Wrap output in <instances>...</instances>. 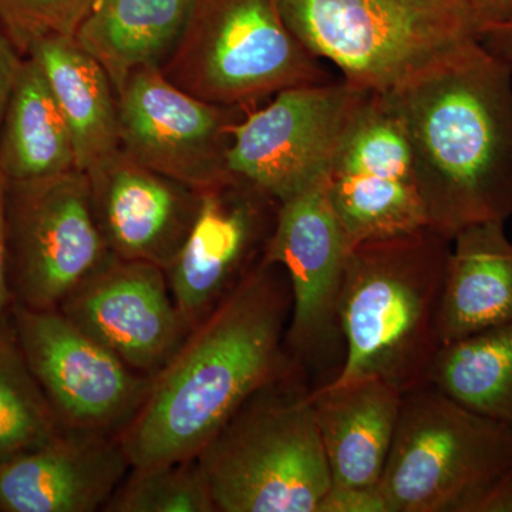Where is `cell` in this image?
I'll use <instances>...</instances> for the list:
<instances>
[{"mask_svg":"<svg viewBox=\"0 0 512 512\" xmlns=\"http://www.w3.org/2000/svg\"><path fill=\"white\" fill-rule=\"evenodd\" d=\"M93 208L111 254L168 268L190 234L200 191L117 151L87 171Z\"/></svg>","mask_w":512,"mask_h":512,"instance_id":"cell-16","label":"cell"},{"mask_svg":"<svg viewBox=\"0 0 512 512\" xmlns=\"http://www.w3.org/2000/svg\"><path fill=\"white\" fill-rule=\"evenodd\" d=\"M13 328L33 376L63 429L119 436L153 377L140 375L60 309L13 303Z\"/></svg>","mask_w":512,"mask_h":512,"instance_id":"cell-11","label":"cell"},{"mask_svg":"<svg viewBox=\"0 0 512 512\" xmlns=\"http://www.w3.org/2000/svg\"><path fill=\"white\" fill-rule=\"evenodd\" d=\"M457 512H512V461L463 501Z\"/></svg>","mask_w":512,"mask_h":512,"instance_id":"cell-28","label":"cell"},{"mask_svg":"<svg viewBox=\"0 0 512 512\" xmlns=\"http://www.w3.org/2000/svg\"><path fill=\"white\" fill-rule=\"evenodd\" d=\"M197 0H97L74 39L119 94L128 77L161 69L180 43Z\"/></svg>","mask_w":512,"mask_h":512,"instance_id":"cell-20","label":"cell"},{"mask_svg":"<svg viewBox=\"0 0 512 512\" xmlns=\"http://www.w3.org/2000/svg\"><path fill=\"white\" fill-rule=\"evenodd\" d=\"M293 35L356 89L387 93L476 42L467 0H279Z\"/></svg>","mask_w":512,"mask_h":512,"instance_id":"cell-5","label":"cell"},{"mask_svg":"<svg viewBox=\"0 0 512 512\" xmlns=\"http://www.w3.org/2000/svg\"><path fill=\"white\" fill-rule=\"evenodd\" d=\"M63 430L9 318L0 328V466L49 443Z\"/></svg>","mask_w":512,"mask_h":512,"instance_id":"cell-24","label":"cell"},{"mask_svg":"<svg viewBox=\"0 0 512 512\" xmlns=\"http://www.w3.org/2000/svg\"><path fill=\"white\" fill-rule=\"evenodd\" d=\"M350 249L325 178L279 205L264 259L288 276L292 308L285 346L313 389L333 382L345 360L339 305Z\"/></svg>","mask_w":512,"mask_h":512,"instance_id":"cell-9","label":"cell"},{"mask_svg":"<svg viewBox=\"0 0 512 512\" xmlns=\"http://www.w3.org/2000/svg\"><path fill=\"white\" fill-rule=\"evenodd\" d=\"M130 470L119 436L64 429L0 466V511H104Z\"/></svg>","mask_w":512,"mask_h":512,"instance_id":"cell-17","label":"cell"},{"mask_svg":"<svg viewBox=\"0 0 512 512\" xmlns=\"http://www.w3.org/2000/svg\"><path fill=\"white\" fill-rule=\"evenodd\" d=\"M8 188L9 178L0 168V328L8 322L13 303H15L9 278L8 224H6Z\"/></svg>","mask_w":512,"mask_h":512,"instance_id":"cell-29","label":"cell"},{"mask_svg":"<svg viewBox=\"0 0 512 512\" xmlns=\"http://www.w3.org/2000/svg\"><path fill=\"white\" fill-rule=\"evenodd\" d=\"M366 90L345 80L291 87L228 127V170L279 204L328 173Z\"/></svg>","mask_w":512,"mask_h":512,"instance_id":"cell-10","label":"cell"},{"mask_svg":"<svg viewBox=\"0 0 512 512\" xmlns=\"http://www.w3.org/2000/svg\"><path fill=\"white\" fill-rule=\"evenodd\" d=\"M383 94L402 121L429 227L512 217V69L470 43Z\"/></svg>","mask_w":512,"mask_h":512,"instance_id":"cell-2","label":"cell"},{"mask_svg":"<svg viewBox=\"0 0 512 512\" xmlns=\"http://www.w3.org/2000/svg\"><path fill=\"white\" fill-rule=\"evenodd\" d=\"M117 97L120 147L128 156L198 191L231 177L228 127L237 107L197 99L156 67L131 74Z\"/></svg>","mask_w":512,"mask_h":512,"instance_id":"cell-14","label":"cell"},{"mask_svg":"<svg viewBox=\"0 0 512 512\" xmlns=\"http://www.w3.org/2000/svg\"><path fill=\"white\" fill-rule=\"evenodd\" d=\"M59 309L144 376H156L191 332L175 305L164 269L116 256Z\"/></svg>","mask_w":512,"mask_h":512,"instance_id":"cell-15","label":"cell"},{"mask_svg":"<svg viewBox=\"0 0 512 512\" xmlns=\"http://www.w3.org/2000/svg\"><path fill=\"white\" fill-rule=\"evenodd\" d=\"M45 73L72 133L77 170L87 171L120 150L119 97L109 74L74 37L50 36L28 55Z\"/></svg>","mask_w":512,"mask_h":512,"instance_id":"cell-21","label":"cell"},{"mask_svg":"<svg viewBox=\"0 0 512 512\" xmlns=\"http://www.w3.org/2000/svg\"><path fill=\"white\" fill-rule=\"evenodd\" d=\"M511 461V426L424 384L403 394L380 488L392 512H457Z\"/></svg>","mask_w":512,"mask_h":512,"instance_id":"cell-7","label":"cell"},{"mask_svg":"<svg viewBox=\"0 0 512 512\" xmlns=\"http://www.w3.org/2000/svg\"><path fill=\"white\" fill-rule=\"evenodd\" d=\"M316 512H392L379 485L330 484Z\"/></svg>","mask_w":512,"mask_h":512,"instance_id":"cell-27","label":"cell"},{"mask_svg":"<svg viewBox=\"0 0 512 512\" xmlns=\"http://www.w3.org/2000/svg\"><path fill=\"white\" fill-rule=\"evenodd\" d=\"M512 322V242L505 222L473 225L453 238L441 296V345Z\"/></svg>","mask_w":512,"mask_h":512,"instance_id":"cell-19","label":"cell"},{"mask_svg":"<svg viewBox=\"0 0 512 512\" xmlns=\"http://www.w3.org/2000/svg\"><path fill=\"white\" fill-rule=\"evenodd\" d=\"M9 278L25 308L59 309L114 258L94 214L84 171L9 181L6 201Z\"/></svg>","mask_w":512,"mask_h":512,"instance_id":"cell-8","label":"cell"},{"mask_svg":"<svg viewBox=\"0 0 512 512\" xmlns=\"http://www.w3.org/2000/svg\"><path fill=\"white\" fill-rule=\"evenodd\" d=\"M23 57L8 36L0 29V121L5 116L13 84L18 77Z\"/></svg>","mask_w":512,"mask_h":512,"instance_id":"cell-30","label":"cell"},{"mask_svg":"<svg viewBox=\"0 0 512 512\" xmlns=\"http://www.w3.org/2000/svg\"><path fill=\"white\" fill-rule=\"evenodd\" d=\"M350 248L429 227L412 148L383 94L367 92L325 177Z\"/></svg>","mask_w":512,"mask_h":512,"instance_id":"cell-12","label":"cell"},{"mask_svg":"<svg viewBox=\"0 0 512 512\" xmlns=\"http://www.w3.org/2000/svg\"><path fill=\"white\" fill-rule=\"evenodd\" d=\"M0 136V168L9 181H28L76 168L69 124L35 59L23 57Z\"/></svg>","mask_w":512,"mask_h":512,"instance_id":"cell-22","label":"cell"},{"mask_svg":"<svg viewBox=\"0 0 512 512\" xmlns=\"http://www.w3.org/2000/svg\"><path fill=\"white\" fill-rule=\"evenodd\" d=\"M106 512H217L197 458L131 467Z\"/></svg>","mask_w":512,"mask_h":512,"instance_id":"cell-25","label":"cell"},{"mask_svg":"<svg viewBox=\"0 0 512 512\" xmlns=\"http://www.w3.org/2000/svg\"><path fill=\"white\" fill-rule=\"evenodd\" d=\"M451 245L426 227L350 249L339 305L345 360L330 383L379 379L403 394L427 383Z\"/></svg>","mask_w":512,"mask_h":512,"instance_id":"cell-3","label":"cell"},{"mask_svg":"<svg viewBox=\"0 0 512 512\" xmlns=\"http://www.w3.org/2000/svg\"><path fill=\"white\" fill-rule=\"evenodd\" d=\"M160 70L184 92L224 107L332 82L319 57L286 26L279 0H197Z\"/></svg>","mask_w":512,"mask_h":512,"instance_id":"cell-6","label":"cell"},{"mask_svg":"<svg viewBox=\"0 0 512 512\" xmlns=\"http://www.w3.org/2000/svg\"><path fill=\"white\" fill-rule=\"evenodd\" d=\"M302 370L262 387L197 460L217 512H316L332 477Z\"/></svg>","mask_w":512,"mask_h":512,"instance_id":"cell-4","label":"cell"},{"mask_svg":"<svg viewBox=\"0 0 512 512\" xmlns=\"http://www.w3.org/2000/svg\"><path fill=\"white\" fill-rule=\"evenodd\" d=\"M426 384L512 427V322L441 345Z\"/></svg>","mask_w":512,"mask_h":512,"instance_id":"cell-23","label":"cell"},{"mask_svg":"<svg viewBox=\"0 0 512 512\" xmlns=\"http://www.w3.org/2000/svg\"><path fill=\"white\" fill-rule=\"evenodd\" d=\"M477 33L488 26L503 25L512 20V0H467Z\"/></svg>","mask_w":512,"mask_h":512,"instance_id":"cell-31","label":"cell"},{"mask_svg":"<svg viewBox=\"0 0 512 512\" xmlns=\"http://www.w3.org/2000/svg\"><path fill=\"white\" fill-rule=\"evenodd\" d=\"M97 0H0V29L26 56L50 36L74 37Z\"/></svg>","mask_w":512,"mask_h":512,"instance_id":"cell-26","label":"cell"},{"mask_svg":"<svg viewBox=\"0 0 512 512\" xmlns=\"http://www.w3.org/2000/svg\"><path fill=\"white\" fill-rule=\"evenodd\" d=\"M279 205L234 174L200 191L190 234L165 269L175 305L191 330L264 259Z\"/></svg>","mask_w":512,"mask_h":512,"instance_id":"cell-13","label":"cell"},{"mask_svg":"<svg viewBox=\"0 0 512 512\" xmlns=\"http://www.w3.org/2000/svg\"><path fill=\"white\" fill-rule=\"evenodd\" d=\"M480 45L512 69V20L503 25L488 26L477 33Z\"/></svg>","mask_w":512,"mask_h":512,"instance_id":"cell-32","label":"cell"},{"mask_svg":"<svg viewBox=\"0 0 512 512\" xmlns=\"http://www.w3.org/2000/svg\"><path fill=\"white\" fill-rule=\"evenodd\" d=\"M291 308L284 269L262 259L151 379L119 434L131 467L197 457L252 394L301 370L285 346Z\"/></svg>","mask_w":512,"mask_h":512,"instance_id":"cell-1","label":"cell"},{"mask_svg":"<svg viewBox=\"0 0 512 512\" xmlns=\"http://www.w3.org/2000/svg\"><path fill=\"white\" fill-rule=\"evenodd\" d=\"M313 413L333 484L379 485L392 450L403 393L379 379L313 389Z\"/></svg>","mask_w":512,"mask_h":512,"instance_id":"cell-18","label":"cell"}]
</instances>
